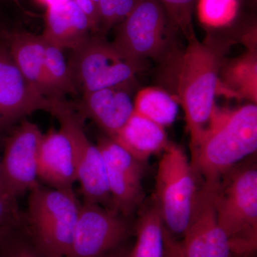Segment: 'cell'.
Here are the masks:
<instances>
[{"label": "cell", "mask_w": 257, "mask_h": 257, "mask_svg": "<svg viewBox=\"0 0 257 257\" xmlns=\"http://www.w3.org/2000/svg\"><path fill=\"white\" fill-rule=\"evenodd\" d=\"M225 45L211 40H189L183 52L176 50L162 64L173 92L170 93L182 106L190 135V149L197 145L215 109V96Z\"/></svg>", "instance_id": "obj_1"}, {"label": "cell", "mask_w": 257, "mask_h": 257, "mask_svg": "<svg viewBox=\"0 0 257 257\" xmlns=\"http://www.w3.org/2000/svg\"><path fill=\"white\" fill-rule=\"evenodd\" d=\"M256 150V104L232 110L216 106L207 127L191 149L190 164L204 181H218Z\"/></svg>", "instance_id": "obj_2"}, {"label": "cell", "mask_w": 257, "mask_h": 257, "mask_svg": "<svg viewBox=\"0 0 257 257\" xmlns=\"http://www.w3.org/2000/svg\"><path fill=\"white\" fill-rule=\"evenodd\" d=\"M215 208L234 256L253 257L257 248L256 164L235 165L221 177Z\"/></svg>", "instance_id": "obj_3"}, {"label": "cell", "mask_w": 257, "mask_h": 257, "mask_svg": "<svg viewBox=\"0 0 257 257\" xmlns=\"http://www.w3.org/2000/svg\"><path fill=\"white\" fill-rule=\"evenodd\" d=\"M23 227L43 257H66L81 204L72 190L38 184L30 191Z\"/></svg>", "instance_id": "obj_4"}, {"label": "cell", "mask_w": 257, "mask_h": 257, "mask_svg": "<svg viewBox=\"0 0 257 257\" xmlns=\"http://www.w3.org/2000/svg\"><path fill=\"white\" fill-rule=\"evenodd\" d=\"M175 30L158 0H138L119 24L112 44L136 63L145 65V61L152 59L162 64L177 50Z\"/></svg>", "instance_id": "obj_5"}, {"label": "cell", "mask_w": 257, "mask_h": 257, "mask_svg": "<svg viewBox=\"0 0 257 257\" xmlns=\"http://www.w3.org/2000/svg\"><path fill=\"white\" fill-rule=\"evenodd\" d=\"M68 62L77 91L83 94L132 86L135 75L145 68V65L128 60L99 34H92L72 50Z\"/></svg>", "instance_id": "obj_6"}, {"label": "cell", "mask_w": 257, "mask_h": 257, "mask_svg": "<svg viewBox=\"0 0 257 257\" xmlns=\"http://www.w3.org/2000/svg\"><path fill=\"white\" fill-rule=\"evenodd\" d=\"M196 173L182 147L169 144L159 162L156 203L165 227L182 236L190 220L198 187Z\"/></svg>", "instance_id": "obj_7"}, {"label": "cell", "mask_w": 257, "mask_h": 257, "mask_svg": "<svg viewBox=\"0 0 257 257\" xmlns=\"http://www.w3.org/2000/svg\"><path fill=\"white\" fill-rule=\"evenodd\" d=\"M50 101V112L57 118L60 127L67 132L73 143L83 203L99 204L115 210L108 186L105 161L98 147L86 135L85 118L76 104L64 99Z\"/></svg>", "instance_id": "obj_8"}, {"label": "cell", "mask_w": 257, "mask_h": 257, "mask_svg": "<svg viewBox=\"0 0 257 257\" xmlns=\"http://www.w3.org/2000/svg\"><path fill=\"white\" fill-rule=\"evenodd\" d=\"M126 218L96 204L82 203L66 257H106L130 233Z\"/></svg>", "instance_id": "obj_9"}, {"label": "cell", "mask_w": 257, "mask_h": 257, "mask_svg": "<svg viewBox=\"0 0 257 257\" xmlns=\"http://www.w3.org/2000/svg\"><path fill=\"white\" fill-rule=\"evenodd\" d=\"M44 134L36 124L23 120L8 134L0 162L5 191L18 199L39 183L37 156Z\"/></svg>", "instance_id": "obj_10"}, {"label": "cell", "mask_w": 257, "mask_h": 257, "mask_svg": "<svg viewBox=\"0 0 257 257\" xmlns=\"http://www.w3.org/2000/svg\"><path fill=\"white\" fill-rule=\"evenodd\" d=\"M219 182L204 181L198 187L190 220L181 242L185 257H234L216 217Z\"/></svg>", "instance_id": "obj_11"}, {"label": "cell", "mask_w": 257, "mask_h": 257, "mask_svg": "<svg viewBox=\"0 0 257 257\" xmlns=\"http://www.w3.org/2000/svg\"><path fill=\"white\" fill-rule=\"evenodd\" d=\"M51 101L30 85L10 55L0 45V134L10 132L19 121L39 110L50 112Z\"/></svg>", "instance_id": "obj_12"}, {"label": "cell", "mask_w": 257, "mask_h": 257, "mask_svg": "<svg viewBox=\"0 0 257 257\" xmlns=\"http://www.w3.org/2000/svg\"><path fill=\"white\" fill-rule=\"evenodd\" d=\"M38 179L47 187L72 190L77 181V165L72 139L63 128L44 134L37 156Z\"/></svg>", "instance_id": "obj_13"}, {"label": "cell", "mask_w": 257, "mask_h": 257, "mask_svg": "<svg viewBox=\"0 0 257 257\" xmlns=\"http://www.w3.org/2000/svg\"><path fill=\"white\" fill-rule=\"evenodd\" d=\"M130 87L105 88L84 93L77 107L84 116L94 121L113 139L134 112Z\"/></svg>", "instance_id": "obj_14"}, {"label": "cell", "mask_w": 257, "mask_h": 257, "mask_svg": "<svg viewBox=\"0 0 257 257\" xmlns=\"http://www.w3.org/2000/svg\"><path fill=\"white\" fill-rule=\"evenodd\" d=\"M105 164L113 207L127 218L143 202V164L126 152L116 154Z\"/></svg>", "instance_id": "obj_15"}, {"label": "cell", "mask_w": 257, "mask_h": 257, "mask_svg": "<svg viewBox=\"0 0 257 257\" xmlns=\"http://www.w3.org/2000/svg\"><path fill=\"white\" fill-rule=\"evenodd\" d=\"M10 55L32 87L45 97L52 98L45 68V42L42 35L16 30L7 35Z\"/></svg>", "instance_id": "obj_16"}, {"label": "cell", "mask_w": 257, "mask_h": 257, "mask_svg": "<svg viewBox=\"0 0 257 257\" xmlns=\"http://www.w3.org/2000/svg\"><path fill=\"white\" fill-rule=\"evenodd\" d=\"M42 36L62 50H74L92 34L90 23L73 0L48 7Z\"/></svg>", "instance_id": "obj_17"}, {"label": "cell", "mask_w": 257, "mask_h": 257, "mask_svg": "<svg viewBox=\"0 0 257 257\" xmlns=\"http://www.w3.org/2000/svg\"><path fill=\"white\" fill-rule=\"evenodd\" d=\"M111 140L142 164L163 152L170 144L165 127L135 111Z\"/></svg>", "instance_id": "obj_18"}, {"label": "cell", "mask_w": 257, "mask_h": 257, "mask_svg": "<svg viewBox=\"0 0 257 257\" xmlns=\"http://www.w3.org/2000/svg\"><path fill=\"white\" fill-rule=\"evenodd\" d=\"M217 93L248 99L256 104L257 60L254 47H249L246 53L223 64Z\"/></svg>", "instance_id": "obj_19"}, {"label": "cell", "mask_w": 257, "mask_h": 257, "mask_svg": "<svg viewBox=\"0 0 257 257\" xmlns=\"http://www.w3.org/2000/svg\"><path fill=\"white\" fill-rule=\"evenodd\" d=\"M164 227L157 203L144 209L136 225L137 241L128 257H163Z\"/></svg>", "instance_id": "obj_20"}, {"label": "cell", "mask_w": 257, "mask_h": 257, "mask_svg": "<svg viewBox=\"0 0 257 257\" xmlns=\"http://www.w3.org/2000/svg\"><path fill=\"white\" fill-rule=\"evenodd\" d=\"M134 111L165 127L175 121L178 102L165 89L145 88L139 91L135 97Z\"/></svg>", "instance_id": "obj_21"}, {"label": "cell", "mask_w": 257, "mask_h": 257, "mask_svg": "<svg viewBox=\"0 0 257 257\" xmlns=\"http://www.w3.org/2000/svg\"><path fill=\"white\" fill-rule=\"evenodd\" d=\"M45 42V74L52 92L51 99H64L66 94H77L78 91L64 50L47 40Z\"/></svg>", "instance_id": "obj_22"}, {"label": "cell", "mask_w": 257, "mask_h": 257, "mask_svg": "<svg viewBox=\"0 0 257 257\" xmlns=\"http://www.w3.org/2000/svg\"><path fill=\"white\" fill-rule=\"evenodd\" d=\"M0 257H43L30 241L23 224L0 229Z\"/></svg>", "instance_id": "obj_23"}, {"label": "cell", "mask_w": 257, "mask_h": 257, "mask_svg": "<svg viewBox=\"0 0 257 257\" xmlns=\"http://www.w3.org/2000/svg\"><path fill=\"white\" fill-rule=\"evenodd\" d=\"M198 15L201 23L211 28L231 23L237 13V0H198Z\"/></svg>", "instance_id": "obj_24"}, {"label": "cell", "mask_w": 257, "mask_h": 257, "mask_svg": "<svg viewBox=\"0 0 257 257\" xmlns=\"http://www.w3.org/2000/svg\"><path fill=\"white\" fill-rule=\"evenodd\" d=\"M163 5L167 16L176 28L187 39L195 37L192 25V13L196 0H158Z\"/></svg>", "instance_id": "obj_25"}, {"label": "cell", "mask_w": 257, "mask_h": 257, "mask_svg": "<svg viewBox=\"0 0 257 257\" xmlns=\"http://www.w3.org/2000/svg\"><path fill=\"white\" fill-rule=\"evenodd\" d=\"M138 0H99L100 15L99 35H104L114 25L124 20L135 8Z\"/></svg>", "instance_id": "obj_26"}, {"label": "cell", "mask_w": 257, "mask_h": 257, "mask_svg": "<svg viewBox=\"0 0 257 257\" xmlns=\"http://www.w3.org/2000/svg\"><path fill=\"white\" fill-rule=\"evenodd\" d=\"M17 199L0 189V229L23 224L24 213Z\"/></svg>", "instance_id": "obj_27"}, {"label": "cell", "mask_w": 257, "mask_h": 257, "mask_svg": "<svg viewBox=\"0 0 257 257\" xmlns=\"http://www.w3.org/2000/svg\"><path fill=\"white\" fill-rule=\"evenodd\" d=\"M75 4L78 6L79 9L87 16L91 28L92 34H99L100 28V15H99V8L94 0H73Z\"/></svg>", "instance_id": "obj_28"}, {"label": "cell", "mask_w": 257, "mask_h": 257, "mask_svg": "<svg viewBox=\"0 0 257 257\" xmlns=\"http://www.w3.org/2000/svg\"><path fill=\"white\" fill-rule=\"evenodd\" d=\"M163 257L184 256L182 243L177 241L167 228L164 227V256Z\"/></svg>", "instance_id": "obj_29"}, {"label": "cell", "mask_w": 257, "mask_h": 257, "mask_svg": "<svg viewBox=\"0 0 257 257\" xmlns=\"http://www.w3.org/2000/svg\"><path fill=\"white\" fill-rule=\"evenodd\" d=\"M37 3L48 8V7L55 6V5H58L63 4V3H67L69 0H35Z\"/></svg>", "instance_id": "obj_30"}, {"label": "cell", "mask_w": 257, "mask_h": 257, "mask_svg": "<svg viewBox=\"0 0 257 257\" xmlns=\"http://www.w3.org/2000/svg\"><path fill=\"white\" fill-rule=\"evenodd\" d=\"M106 257H128L127 253H125V254H123V253H115L114 252H112L110 253V254L108 255Z\"/></svg>", "instance_id": "obj_31"}, {"label": "cell", "mask_w": 257, "mask_h": 257, "mask_svg": "<svg viewBox=\"0 0 257 257\" xmlns=\"http://www.w3.org/2000/svg\"><path fill=\"white\" fill-rule=\"evenodd\" d=\"M12 3H15L17 6L19 7V8H22L23 9V6H22V2L21 0H10Z\"/></svg>", "instance_id": "obj_32"}, {"label": "cell", "mask_w": 257, "mask_h": 257, "mask_svg": "<svg viewBox=\"0 0 257 257\" xmlns=\"http://www.w3.org/2000/svg\"><path fill=\"white\" fill-rule=\"evenodd\" d=\"M0 162H1V159H0ZM0 189H3V190L5 191L4 185H3V180H2L1 171H0ZM5 192H6V191H5ZM7 193H8V192H7Z\"/></svg>", "instance_id": "obj_33"}, {"label": "cell", "mask_w": 257, "mask_h": 257, "mask_svg": "<svg viewBox=\"0 0 257 257\" xmlns=\"http://www.w3.org/2000/svg\"><path fill=\"white\" fill-rule=\"evenodd\" d=\"M94 1L95 2L96 4H97V5H98V2H99V0H94Z\"/></svg>", "instance_id": "obj_34"}]
</instances>
